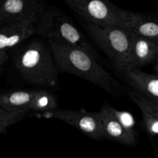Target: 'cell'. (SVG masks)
<instances>
[{
	"instance_id": "cell-1",
	"label": "cell",
	"mask_w": 158,
	"mask_h": 158,
	"mask_svg": "<svg viewBox=\"0 0 158 158\" xmlns=\"http://www.w3.org/2000/svg\"><path fill=\"white\" fill-rule=\"evenodd\" d=\"M48 43L59 70L84 79L115 97L126 95L123 85L99 63L95 56L52 40H48Z\"/></svg>"
},
{
	"instance_id": "cell-2",
	"label": "cell",
	"mask_w": 158,
	"mask_h": 158,
	"mask_svg": "<svg viewBox=\"0 0 158 158\" xmlns=\"http://www.w3.org/2000/svg\"><path fill=\"white\" fill-rule=\"evenodd\" d=\"M12 58L25 81L46 89L58 86V68L50 49L40 41L15 48Z\"/></svg>"
},
{
	"instance_id": "cell-3",
	"label": "cell",
	"mask_w": 158,
	"mask_h": 158,
	"mask_svg": "<svg viewBox=\"0 0 158 158\" xmlns=\"http://www.w3.org/2000/svg\"><path fill=\"white\" fill-rule=\"evenodd\" d=\"M89 36L121 73L131 67L132 34L124 26H101L87 24Z\"/></svg>"
},
{
	"instance_id": "cell-4",
	"label": "cell",
	"mask_w": 158,
	"mask_h": 158,
	"mask_svg": "<svg viewBox=\"0 0 158 158\" xmlns=\"http://www.w3.org/2000/svg\"><path fill=\"white\" fill-rule=\"evenodd\" d=\"M36 33L48 40L80 48L95 56L86 37L69 17L57 8L46 6L37 26Z\"/></svg>"
},
{
	"instance_id": "cell-5",
	"label": "cell",
	"mask_w": 158,
	"mask_h": 158,
	"mask_svg": "<svg viewBox=\"0 0 158 158\" xmlns=\"http://www.w3.org/2000/svg\"><path fill=\"white\" fill-rule=\"evenodd\" d=\"M66 4L88 24L101 27L123 26V9L106 0H66Z\"/></svg>"
},
{
	"instance_id": "cell-6",
	"label": "cell",
	"mask_w": 158,
	"mask_h": 158,
	"mask_svg": "<svg viewBox=\"0 0 158 158\" xmlns=\"http://www.w3.org/2000/svg\"><path fill=\"white\" fill-rule=\"evenodd\" d=\"M35 116L45 119L61 120L97 141L105 139L103 123L99 112L57 108L43 114H37Z\"/></svg>"
},
{
	"instance_id": "cell-7",
	"label": "cell",
	"mask_w": 158,
	"mask_h": 158,
	"mask_svg": "<svg viewBox=\"0 0 158 158\" xmlns=\"http://www.w3.org/2000/svg\"><path fill=\"white\" fill-rule=\"evenodd\" d=\"M46 6L38 0H5L0 6V26L15 23H40Z\"/></svg>"
},
{
	"instance_id": "cell-8",
	"label": "cell",
	"mask_w": 158,
	"mask_h": 158,
	"mask_svg": "<svg viewBox=\"0 0 158 158\" xmlns=\"http://www.w3.org/2000/svg\"><path fill=\"white\" fill-rule=\"evenodd\" d=\"M39 23H15L0 26V69H3L9 52L36 33Z\"/></svg>"
},
{
	"instance_id": "cell-9",
	"label": "cell",
	"mask_w": 158,
	"mask_h": 158,
	"mask_svg": "<svg viewBox=\"0 0 158 158\" xmlns=\"http://www.w3.org/2000/svg\"><path fill=\"white\" fill-rule=\"evenodd\" d=\"M40 89H12L2 93L0 109L17 112L35 113L36 100Z\"/></svg>"
},
{
	"instance_id": "cell-10",
	"label": "cell",
	"mask_w": 158,
	"mask_h": 158,
	"mask_svg": "<svg viewBox=\"0 0 158 158\" xmlns=\"http://www.w3.org/2000/svg\"><path fill=\"white\" fill-rule=\"evenodd\" d=\"M103 123L105 138L127 146L135 147L138 137L130 134L115 118L110 110V105L103 103L99 110Z\"/></svg>"
},
{
	"instance_id": "cell-11",
	"label": "cell",
	"mask_w": 158,
	"mask_h": 158,
	"mask_svg": "<svg viewBox=\"0 0 158 158\" xmlns=\"http://www.w3.org/2000/svg\"><path fill=\"white\" fill-rule=\"evenodd\" d=\"M123 26L134 35L158 41V17L123 9Z\"/></svg>"
},
{
	"instance_id": "cell-12",
	"label": "cell",
	"mask_w": 158,
	"mask_h": 158,
	"mask_svg": "<svg viewBox=\"0 0 158 158\" xmlns=\"http://www.w3.org/2000/svg\"><path fill=\"white\" fill-rule=\"evenodd\" d=\"M123 74L134 91L158 103V76L130 67Z\"/></svg>"
},
{
	"instance_id": "cell-13",
	"label": "cell",
	"mask_w": 158,
	"mask_h": 158,
	"mask_svg": "<svg viewBox=\"0 0 158 158\" xmlns=\"http://www.w3.org/2000/svg\"><path fill=\"white\" fill-rule=\"evenodd\" d=\"M131 34V67L140 69L156 62L158 56V41Z\"/></svg>"
},
{
	"instance_id": "cell-14",
	"label": "cell",
	"mask_w": 158,
	"mask_h": 158,
	"mask_svg": "<svg viewBox=\"0 0 158 158\" xmlns=\"http://www.w3.org/2000/svg\"><path fill=\"white\" fill-rule=\"evenodd\" d=\"M110 110L115 118L127 132L133 135L138 137V132L137 130V122L134 116L131 113L124 110H119L110 106Z\"/></svg>"
},
{
	"instance_id": "cell-15",
	"label": "cell",
	"mask_w": 158,
	"mask_h": 158,
	"mask_svg": "<svg viewBox=\"0 0 158 158\" xmlns=\"http://www.w3.org/2000/svg\"><path fill=\"white\" fill-rule=\"evenodd\" d=\"M28 116L29 114L26 113L0 109V133L5 134L9 127L21 121Z\"/></svg>"
},
{
	"instance_id": "cell-16",
	"label": "cell",
	"mask_w": 158,
	"mask_h": 158,
	"mask_svg": "<svg viewBox=\"0 0 158 158\" xmlns=\"http://www.w3.org/2000/svg\"><path fill=\"white\" fill-rule=\"evenodd\" d=\"M127 94L130 98L138 106L140 110L147 111L158 118V103L146 98L134 90L128 92Z\"/></svg>"
},
{
	"instance_id": "cell-17",
	"label": "cell",
	"mask_w": 158,
	"mask_h": 158,
	"mask_svg": "<svg viewBox=\"0 0 158 158\" xmlns=\"http://www.w3.org/2000/svg\"><path fill=\"white\" fill-rule=\"evenodd\" d=\"M143 117V126L149 136H158V118L147 111L141 110Z\"/></svg>"
},
{
	"instance_id": "cell-18",
	"label": "cell",
	"mask_w": 158,
	"mask_h": 158,
	"mask_svg": "<svg viewBox=\"0 0 158 158\" xmlns=\"http://www.w3.org/2000/svg\"><path fill=\"white\" fill-rule=\"evenodd\" d=\"M155 71H156V75L158 76V56L157 58V60L155 62Z\"/></svg>"
}]
</instances>
